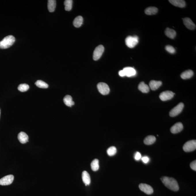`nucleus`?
<instances>
[{
	"label": "nucleus",
	"instance_id": "obj_22",
	"mask_svg": "<svg viewBox=\"0 0 196 196\" xmlns=\"http://www.w3.org/2000/svg\"><path fill=\"white\" fill-rule=\"evenodd\" d=\"M158 9L157 8L154 7H150L146 8L145 9V13L148 15H155L157 13Z\"/></svg>",
	"mask_w": 196,
	"mask_h": 196
},
{
	"label": "nucleus",
	"instance_id": "obj_29",
	"mask_svg": "<svg viewBox=\"0 0 196 196\" xmlns=\"http://www.w3.org/2000/svg\"><path fill=\"white\" fill-rule=\"evenodd\" d=\"M117 149L115 146H111L108 149L107 151V153L108 155L110 156H112L115 155L117 153Z\"/></svg>",
	"mask_w": 196,
	"mask_h": 196
},
{
	"label": "nucleus",
	"instance_id": "obj_1",
	"mask_svg": "<svg viewBox=\"0 0 196 196\" xmlns=\"http://www.w3.org/2000/svg\"><path fill=\"white\" fill-rule=\"evenodd\" d=\"M161 180L165 186L172 191H176L179 189L178 184L177 181L173 178L163 176Z\"/></svg>",
	"mask_w": 196,
	"mask_h": 196
},
{
	"label": "nucleus",
	"instance_id": "obj_36",
	"mask_svg": "<svg viewBox=\"0 0 196 196\" xmlns=\"http://www.w3.org/2000/svg\"><path fill=\"white\" fill-rule=\"evenodd\" d=\"M0 116H1V109H0Z\"/></svg>",
	"mask_w": 196,
	"mask_h": 196
},
{
	"label": "nucleus",
	"instance_id": "obj_30",
	"mask_svg": "<svg viewBox=\"0 0 196 196\" xmlns=\"http://www.w3.org/2000/svg\"><path fill=\"white\" fill-rule=\"evenodd\" d=\"M29 86L26 84H21L18 87V89L19 91L21 92H25L28 91L29 89Z\"/></svg>",
	"mask_w": 196,
	"mask_h": 196
},
{
	"label": "nucleus",
	"instance_id": "obj_20",
	"mask_svg": "<svg viewBox=\"0 0 196 196\" xmlns=\"http://www.w3.org/2000/svg\"><path fill=\"white\" fill-rule=\"evenodd\" d=\"M165 34L169 38L173 39L176 37V33L173 29L167 28L165 31Z\"/></svg>",
	"mask_w": 196,
	"mask_h": 196
},
{
	"label": "nucleus",
	"instance_id": "obj_33",
	"mask_svg": "<svg viewBox=\"0 0 196 196\" xmlns=\"http://www.w3.org/2000/svg\"><path fill=\"white\" fill-rule=\"evenodd\" d=\"M190 167L193 170L196 171V161L195 160L190 164Z\"/></svg>",
	"mask_w": 196,
	"mask_h": 196
},
{
	"label": "nucleus",
	"instance_id": "obj_26",
	"mask_svg": "<svg viewBox=\"0 0 196 196\" xmlns=\"http://www.w3.org/2000/svg\"><path fill=\"white\" fill-rule=\"evenodd\" d=\"M91 167L92 170L97 171L99 168V161L98 160L95 159L91 163Z\"/></svg>",
	"mask_w": 196,
	"mask_h": 196
},
{
	"label": "nucleus",
	"instance_id": "obj_28",
	"mask_svg": "<svg viewBox=\"0 0 196 196\" xmlns=\"http://www.w3.org/2000/svg\"><path fill=\"white\" fill-rule=\"evenodd\" d=\"M73 1L72 0H66L64 2L65 9L66 11H70L72 9Z\"/></svg>",
	"mask_w": 196,
	"mask_h": 196
},
{
	"label": "nucleus",
	"instance_id": "obj_16",
	"mask_svg": "<svg viewBox=\"0 0 196 196\" xmlns=\"http://www.w3.org/2000/svg\"><path fill=\"white\" fill-rule=\"evenodd\" d=\"M162 82L161 81L151 80L149 83V87L153 91H155L158 89L162 85Z\"/></svg>",
	"mask_w": 196,
	"mask_h": 196
},
{
	"label": "nucleus",
	"instance_id": "obj_25",
	"mask_svg": "<svg viewBox=\"0 0 196 196\" xmlns=\"http://www.w3.org/2000/svg\"><path fill=\"white\" fill-rule=\"evenodd\" d=\"M83 21V18L81 16H78L73 21V25L76 28L80 27L82 24Z\"/></svg>",
	"mask_w": 196,
	"mask_h": 196
},
{
	"label": "nucleus",
	"instance_id": "obj_13",
	"mask_svg": "<svg viewBox=\"0 0 196 196\" xmlns=\"http://www.w3.org/2000/svg\"><path fill=\"white\" fill-rule=\"evenodd\" d=\"M123 70L124 71L125 75L128 77H132L135 75L136 71L134 68L131 67H127L124 68Z\"/></svg>",
	"mask_w": 196,
	"mask_h": 196
},
{
	"label": "nucleus",
	"instance_id": "obj_23",
	"mask_svg": "<svg viewBox=\"0 0 196 196\" xmlns=\"http://www.w3.org/2000/svg\"><path fill=\"white\" fill-rule=\"evenodd\" d=\"M56 7V1L55 0H48V9L50 12L55 11Z\"/></svg>",
	"mask_w": 196,
	"mask_h": 196
},
{
	"label": "nucleus",
	"instance_id": "obj_6",
	"mask_svg": "<svg viewBox=\"0 0 196 196\" xmlns=\"http://www.w3.org/2000/svg\"><path fill=\"white\" fill-rule=\"evenodd\" d=\"M104 50V47L102 45H100L96 47L93 54V59L94 60L96 61L100 59L103 53Z\"/></svg>",
	"mask_w": 196,
	"mask_h": 196
},
{
	"label": "nucleus",
	"instance_id": "obj_35",
	"mask_svg": "<svg viewBox=\"0 0 196 196\" xmlns=\"http://www.w3.org/2000/svg\"><path fill=\"white\" fill-rule=\"evenodd\" d=\"M119 75L121 77H124V76H125L124 72L123 70L119 71Z\"/></svg>",
	"mask_w": 196,
	"mask_h": 196
},
{
	"label": "nucleus",
	"instance_id": "obj_21",
	"mask_svg": "<svg viewBox=\"0 0 196 196\" xmlns=\"http://www.w3.org/2000/svg\"><path fill=\"white\" fill-rule=\"evenodd\" d=\"M156 140V138L155 136H149L144 139V143L146 145H151L155 142Z\"/></svg>",
	"mask_w": 196,
	"mask_h": 196
},
{
	"label": "nucleus",
	"instance_id": "obj_17",
	"mask_svg": "<svg viewBox=\"0 0 196 196\" xmlns=\"http://www.w3.org/2000/svg\"><path fill=\"white\" fill-rule=\"evenodd\" d=\"M169 2L175 6L183 8L186 6V3L183 0H170Z\"/></svg>",
	"mask_w": 196,
	"mask_h": 196
},
{
	"label": "nucleus",
	"instance_id": "obj_24",
	"mask_svg": "<svg viewBox=\"0 0 196 196\" xmlns=\"http://www.w3.org/2000/svg\"><path fill=\"white\" fill-rule=\"evenodd\" d=\"M194 75V72L191 70H188L183 72L180 77L183 79H190Z\"/></svg>",
	"mask_w": 196,
	"mask_h": 196
},
{
	"label": "nucleus",
	"instance_id": "obj_34",
	"mask_svg": "<svg viewBox=\"0 0 196 196\" xmlns=\"http://www.w3.org/2000/svg\"><path fill=\"white\" fill-rule=\"evenodd\" d=\"M142 160L144 163H147L149 162V158L148 157L144 156L142 158Z\"/></svg>",
	"mask_w": 196,
	"mask_h": 196
},
{
	"label": "nucleus",
	"instance_id": "obj_7",
	"mask_svg": "<svg viewBox=\"0 0 196 196\" xmlns=\"http://www.w3.org/2000/svg\"><path fill=\"white\" fill-rule=\"evenodd\" d=\"M97 87L100 93L102 95H107L109 94L110 88L106 83H100L97 84Z\"/></svg>",
	"mask_w": 196,
	"mask_h": 196
},
{
	"label": "nucleus",
	"instance_id": "obj_5",
	"mask_svg": "<svg viewBox=\"0 0 196 196\" xmlns=\"http://www.w3.org/2000/svg\"><path fill=\"white\" fill-rule=\"evenodd\" d=\"M184 106V104L183 103H180L171 110L169 113L170 116L172 117L177 116L182 111Z\"/></svg>",
	"mask_w": 196,
	"mask_h": 196
},
{
	"label": "nucleus",
	"instance_id": "obj_14",
	"mask_svg": "<svg viewBox=\"0 0 196 196\" xmlns=\"http://www.w3.org/2000/svg\"><path fill=\"white\" fill-rule=\"evenodd\" d=\"M18 139L22 144H25L28 141V137L25 133L21 132L18 135Z\"/></svg>",
	"mask_w": 196,
	"mask_h": 196
},
{
	"label": "nucleus",
	"instance_id": "obj_9",
	"mask_svg": "<svg viewBox=\"0 0 196 196\" xmlns=\"http://www.w3.org/2000/svg\"><path fill=\"white\" fill-rule=\"evenodd\" d=\"M14 179V176L12 175H8L4 176L0 179V185L2 186L8 185L12 183Z\"/></svg>",
	"mask_w": 196,
	"mask_h": 196
},
{
	"label": "nucleus",
	"instance_id": "obj_10",
	"mask_svg": "<svg viewBox=\"0 0 196 196\" xmlns=\"http://www.w3.org/2000/svg\"><path fill=\"white\" fill-rule=\"evenodd\" d=\"M139 187L142 191L144 192L146 194L151 195L153 193V189L151 186L144 183H141L139 186Z\"/></svg>",
	"mask_w": 196,
	"mask_h": 196
},
{
	"label": "nucleus",
	"instance_id": "obj_12",
	"mask_svg": "<svg viewBox=\"0 0 196 196\" xmlns=\"http://www.w3.org/2000/svg\"><path fill=\"white\" fill-rule=\"evenodd\" d=\"M184 25L188 29L193 30L196 28V25L191 19L189 18H185L183 19Z\"/></svg>",
	"mask_w": 196,
	"mask_h": 196
},
{
	"label": "nucleus",
	"instance_id": "obj_2",
	"mask_svg": "<svg viewBox=\"0 0 196 196\" xmlns=\"http://www.w3.org/2000/svg\"><path fill=\"white\" fill-rule=\"evenodd\" d=\"M15 41V39L14 36H7L2 41H0V48L5 49L9 48L13 45Z\"/></svg>",
	"mask_w": 196,
	"mask_h": 196
},
{
	"label": "nucleus",
	"instance_id": "obj_31",
	"mask_svg": "<svg viewBox=\"0 0 196 196\" xmlns=\"http://www.w3.org/2000/svg\"><path fill=\"white\" fill-rule=\"evenodd\" d=\"M165 49L170 53L173 54L176 52V50L173 46L170 45H166L165 47Z\"/></svg>",
	"mask_w": 196,
	"mask_h": 196
},
{
	"label": "nucleus",
	"instance_id": "obj_18",
	"mask_svg": "<svg viewBox=\"0 0 196 196\" xmlns=\"http://www.w3.org/2000/svg\"><path fill=\"white\" fill-rule=\"evenodd\" d=\"M138 90L141 92L144 93H147L149 92L150 87L149 86L144 83V82H141L139 84Z\"/></svg>",
	"mask_w": 196,
	"mask_h": 196
},
{
	"label": "nucleus",
	"instance_id": "obj_19",
	"mask_svg": "<svg viewBox=\"0 0 196 196\" xmlns=\"http://www.w3.org/2000/svg\"><path fill=\"white\" fill-rule=\"evenodd\" d=\"M64 103L68 106L71 107L75 104L74 101L72 100V97L71 96L67 95L64 97Z\"/></svg>",
	"mask_w": 196,
	"mask_h": 196
},
{
	"label": "nucleus",
	"instance_id": "obj_15",
	"mask_svg": "<svg viewBox=\"0 0 196 196\" xmlns=\"http://www.w3.org/2000/svg\"><path fill=\"white\" fill-rule=\"evenodd\" d=\"M82 178L83 182L85 184L86 186L89 185L91 183V178L90 174L87 173V171H83L82 174Z\"/></svg>",
	"mask_w": 196,
	"mask_h": 196
},
{
	"label": "nucleus",
	"instance_id": "obj_4",
	"mask_svg": "<svg viewBox=\"0 0 196 196\" xmlns=\"http://www.w3.org/2000/svg\"><path fill=\"white\" fill-rule=\"evenodd\" d=\"M183 149L186 152H190L195 151L196 149V141L192 140L187 141L183 145Z\"/></svg>",
	"mask_w": 196,
	"mask_h": 196
},
{
	"label": "nucleus",
	"instance_id": "obj_8",
	"mask_svg": "<svg viewBox=\"0 0 196 196\" xmlns=\"http://www.w3.org/2000/svg\"><path fill=\"white\" fill-rule=\"evenodd\" d=\"M174 93L171 91H166L161 93L159 95V98L163 101H167L173 98Z\"/></svg>",
	"mask_w": 196,
	"mask_h": 196
},
{
	"label": "nucleus",
	"instance_id": "obj_11",
	"mask_svg": "<svg viewBox=\"0 0 196 196\" xmlns=\"http://www.w3.org/2000/svg\"><path fill=\"white\" fill-rule=\"evenodd\" d=\"M183 125L181 122H178L171 127L170 131L173 134H176L181 132L183 129Z\"/></svg>",
	"mask_w": 196,
	"mask_h": 196
},
{
	"label": "nucleus",
	"instance_id": "obj_27",
	"mask_svg": "<svg viewBox=\"0 0 196 196\" xmlns=\"http://www.w3.org/2000/svg\"><path fill=\"white\" fill-rule=\"evenodd\" d=\"M37 87L41 88H47L48 87V84L42 80H38L35 83Z\"/></svg>",
	"mask_w": 196,
	"mask_h": 196
},
{
	"label": "nucleus",
	"instance_id": "obj_32",
	"mask_svg": "<svg viewBox=\"0 0 196 196\" xmlns=\"http://www.w3.org/2000/svg\"><path fill=\"white\" fill-rule=\"evenodd\" d=\"M141 158V154L139 152H137L134 155V158L136 160L138 161Z\"/></svg>",
	"mask_w": 196,
	"mask_h": 196
},
{
	"label": "nucleus",
	"instance_id": "obj_3",
	"mask_svg": "<svg viewBox=\"0 0 196 196\" xmlns=\"http://www.w3.org/2000/svg\"><path fill=\"white\" fill-rule=\"evenodd\" d=\"M126 45L129 48H133L136 46L139 42V38L137 36H128L125 40Z\"/></svg>",
	"mask_w": 196,
	"mask_h": 196
}]
</instances>
